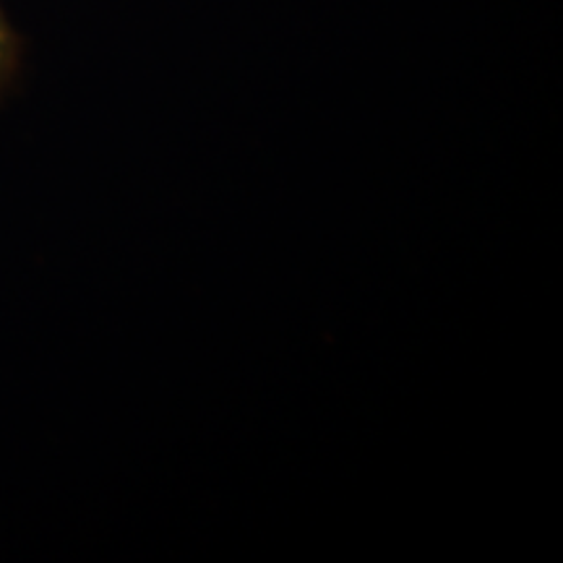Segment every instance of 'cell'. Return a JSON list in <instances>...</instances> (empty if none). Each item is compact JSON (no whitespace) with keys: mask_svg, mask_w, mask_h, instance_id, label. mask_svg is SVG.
Listing matches in <instances>:
<instances>
[{"mask_svg":"<svg viewBox=\"0 0 563 563\" xmlns=\"http://www.w3.org/2000/svg\"><path fill=\"white\" fill-rule=\"evenodd\" d=\"M21 66V42L19 34L5 19L3 9H0V95L11 87L16 79Z\"/></svg>","mask_w":563,"mask_h":563,"instance_id":"cell-1","label":"cell"}]
</instances>
